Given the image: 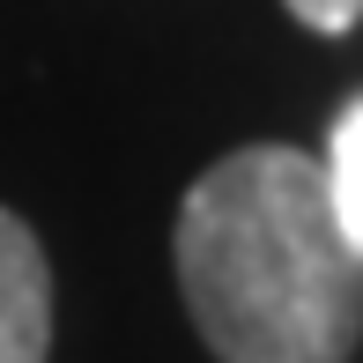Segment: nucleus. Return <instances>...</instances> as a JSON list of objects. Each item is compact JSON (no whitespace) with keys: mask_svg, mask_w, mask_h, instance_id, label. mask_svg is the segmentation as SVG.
I'll list each match as a JSON object with an SVG mask.
<instances>
[{"mask_svg":"<svg viewBox=\"0 0 363 363\" xmlns=\"http://www.w3.org/2000/svg\"><path fill=\"white\" fill-rule=\"evenodd\" d=\"M52 349V274L23 216L0 208V363H45Z\"/></svg>","mask_w":363,"mask_h":363,"instance_id":"nucleus-2","label":"nucleus"},{"mask_svg":"<svg viewBox=\"0 0 363 363\" xmlns=\"http://www.w3.org/2000/svg\"><path fill=\"white\" fill-rule=\"evenodd\" d=\"M319 178H326V201H334V223H341V238H349V252L363 259V96L334 119Z\"/></svg>","mask_w":363,"mask_h":363,"instance_id":"nucleus-3","label":"nucleus"},{"mask_svg":"<svg viewBox=\"0 0 363 363\" xmlns=\"http://www.w3.org/2000/svg\"><path fill=\"white\" fill-rule=\"evenodd\" d=\"M178 289L223 363H341L363 334V259L319 156L238 148L178 208Z\"/></svg>","mask_w":363,"mask_h":363,"instance_id":"nucleus-1","label":"nucleus"},{"mask_svg":"<svg viewBox=\"0 0 363 363\" xmlns=\"http://www.w3.org/2000/svg\"><path fill=\"white\" fill-rule=\"evenodd\" d=\"M282 8L296 15V23L326 30V38H341V30H349V23H363V0H282Z\"/></svg>","mask_w":363,"mask_h":363,"instance_id":"nucleus-4","label":"nucleus"}]
</instances>
